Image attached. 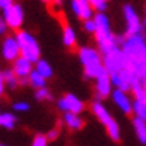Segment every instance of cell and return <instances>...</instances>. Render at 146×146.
Returning <instances> with one entry per match:
<instances>
[{
	"label": "cell",
	"instance_id": "29",
	"mask_svg": "<svg viewBox=\"0 0 146 146\" xmlns=\"http://www.w3.org/2000/svg\"><path fill=\"white\" fill-rule=\"evenodd\" d=\"M6 29H8V24H6L3 17H0V35H3V33L6 31Z\"/></svg>",
	"mask_w": 146,
	"mask_h": 146
},
{
	"label": "cell",
	"instance_id": "15",
	"mask_svg": "<svg viewBox=\"0 0 146 146\" xmlns=\"http://www.w3.org/2000/svg\"><path fill=\"white\" fill-rule=\"evenodd\" d=\"M64 124L73 131H78L84 127V121L79 116V113H72V112H66L64 113Z\"/></svg>",
	"mask_w": 146,
	"mask_h": 146
},
{
	"label": "cell",
	"instance_id": "7",
	"mask_svg": "<svg viewBox=\"0 0 146 146\" xmlns=\"http://www.w3.org/2000/svg\"><path fill=\"white\" fill-rule=\"evenodd\" d=\"M124 18H125V24H127V30H125V36L124 37H128L133 35H137V33H142L143 31V25L142 21L139 18L136 9L133 8L131 5H125L124 6Z\"/></svg>",
	"mask_w": 146,
	"mask_h": 146
},
{
	"label": "cell",
	"instance_id": "17",
	"mask_svg": "<svg viewBox=\"0 0 146 146\" xmlns=\"http://www.w3.org/2000/svg\"><path fill=\"white\" fill-rule=\"evenodd\" d=\"M63 43H64V46H67V48H73L76 43V33L70 25H66L64 30H63Z\"/></svg>",
	"mask_w": 146,
	"mask_h": 146
},
{
	"label": "cell",
	"instance_id": "13",
	"mask_svg": "<svg viewBox=\"0 0 146 146\" xmlns=\"http://www.w3.org/2000/svg\"><path fill=\"white\" fill-rule=\"evenodd\" d=\"M72 11L76 14V17H79L84 21L94 18L92 17L94 8L91 6V3L88 0H72Z\"/></svg>",
	"mask_w": 146,
	"mask_h": 146
},
{
	"label": "cell",
	"instance_id": "32",
	"mask_svg": "<svg viewBox=\"0 0 146 146\" xmlns=\"http://www.w3.org/2000/svg\"><path fill=\"white\" fill-rule=\"evenodd\" d=\"M3 91H5V79H3V73L0 72V96L3 94Z\"/></svg>",
	"mask_w": 146,
	"mask_h": 146
},
{
	"label": "cell",
	"instance_id": "30",
	"mask_svg": "<svg viewBox=\"0 0 146 146\" xmlns=\"http://www.w3.org/2000/svg\"><path fill=\"white\" fill-rule=\"evenodd\" d=\"M12 3H14V2H12V0H0V9H6V8H8V6H11Z\"/></svg>",
	"mask_w": 146,
	"mask_h": 146
},
{
	"label": "cell",
	"instance_id": "20",
	"mask_svg": "<svg viewBox=\"0 0 146 146\" xmlns=\"http://www.w3.org/2000/svg\"><path fill=\"white\" fill-rule=\"evenodd\" d=\"M36 70L46 79L52 78V67L49 66L48 61H45V60H39V61L36 63Z\"/></svg>",
	"mask_w": 146,
	"mask_h": 146
},
{
	"label": "cell",
	"instance_id": "12",
	"mask_svg": "<svg viewBox=\"0 0 146 146\" xmlns=\"http://www.w3.org/2000/svg\"><path fill=\"white\" fill-rule=\"evenodd\" d=\"M21 54V49H19V45L15 36H9L5 39V42L2 45V55L5 60L8 61H15Z\"/></svg>",
	"mask_w": 146,
	"mask_h": 146
},
{
	"label": "cell",
	"instance_id": "21",
	"mask_svg": "<svg viewBox=\"0 0 146 146\" xmlns=\"http://www.w3.org/2000/svg\"><path fill=\"white\" fill-rule=\"evenodd\" d=\"M133 112H134V115L137 118L146 121V102L136 100L134 103H133Z\"/></svg>",
	"mask_w": 146,
	"mask_h": 146
},
{
	"label": "cell",
	"instance_id": "5",
	"mask_svg": "<svg viewBox=\"0 0 146 146\" xmlns=\"http://www.w3.org/2000/svg\"><path fill=\"white\" fill-rule=\"evenodd\" d=\"M15 37L21 49V55L31 63H37L40 60V48L35 36H31L29 31H18Z\"/></svg>",
	"mask_w": 146,
	"mask_h": 146
},
{
	"label": "cell",
	"instance_id": "11",
	"mask_svg": "<svg viewBox=\"0 0 146 146\" xmlns=\"http://www.w3.org/2000/svg\"><path fill=\"white\" fill-rule=\"evenodd\" d=\"M14 72H15V75L18 76L19 79V84H29V76H30V73L33 72L31 70V61H29L27 58H24L23 55L21 57H18L15 61H14Z\"/></svg>",
	"mask_w": 146,
	"mask_h": 146
},
{
	"label": "cell",
	"instance_id": "16",
	"mask_svg": "<svg viewBox=\"0 0 146 146\" xmlns=\"http://www.w3.org/2000/svg\"><path fill=\"white\" fill-rule=\"evenodd\" d=\"M133 127H134V131H136V136L139 139V142L146 145V121L136 116L133 119Z\"/></svg>",
	"mask_w": 146,
	"mask_h": 146
},
{
	"label": "cell",
	"instance_id": "27",
	"mask_svg": "<svg viewBox=\"0 0 146 146\" xmlns=\"http://www.w3.org/2000/svg\"><path fill=\"white\" fill-rule=\"evenodd\" d=\"M31 146H48V137L42 136V134H37L33 140Z\"/></svg>",
	"mask_w": 146,
	"mask_h": 146
},
{
	"label": "cell",
	"instance_id": "28",
	"mask_svg": "<svg viewBox=\"0 0 146 146\" xmlns=\"http://www.w3.org/2000/svg\"><path fill=\"white\" fill-rule=\"evenodd\" d=\"M29 109H30V104L25 102H18L14 104V110H17V112H27Z\"/></svg>",
	"mask_w": 146,
	"mask_h": 146
},
{
	"label": "cell",
	"instance_id": "26",
	"mask_svg": "<svg viewBox=\"0 0 146 146\" xmlns=\"http://www.w3.org/2000/svg\"><path fill=\"white\" fill-rule=\"evenodd\" d=\"M84 29H85V31L92 33V35H94V33H96V29H97L94 18H91V19H87V21H84Z\"/></svg>",
	"mask_w": 146,
	"mask_h": 146
},
{
	"label": "cell",
	"instance_id": "36",
	"mask_svg": "<svg viewBox=\"0 0 146 146\" xmlns=\"http://www.w3.org/2000/svg\"><path fill=\"white\" fill-rule=\"evenodd\" d=\"M145 14H146V8H145Z\"/></svg>",
	"mask_w": 146,
	"mask_h": 146
},
{
	"label": "cell",
	"instance_id": "22",
	"mask_svg": "<svg viewBox=\"0 0 146 146\" xmlns=\"http://www.w3.org/2000/svg\"><path fill=\"white\" fill-rule=\"evenodd\" d=\"M131 92L133 96L136 97V100H142V102H146V82H140L134 85L131 88Z\"/></svg>",
	"mask_w": 146,
	"mask_h": 146
},
{
	"label": "cell",
	"instance_id": "19",
	"mask_svg": "<svg viewBox=\"0 0 146 146\" xmlns=\"http://www.w3.org/2000/svg\"><path fill=\"white\" fill-rule=\"evenodd\" d=\"M3 79H5V84L8 85L9 88H17L18 87V84H19V79L18 76L15 75V72L14 70H5L3 72Z\"/></svg>",
	"mask_w": 146,
	"mask_h": 146
},
{
	"label": "cell",
	"instance_id": "6",
	"mask_svg": "<svg viewBox=\"0 0 146 146\" xmlns=\"http://www.w3.org/2000/svg\"><path fill=\"white\" fill-rule=\"evenodd\" d=\"M124 64H125V58H124V52L121 46H116L112 51L103 54V66L109 75L122 70Z\"/></svg>",
	"mask_w": 146,
	"mask_h": 146
},
{
	"label": "cell",
	"instance_id": "24",
	"mask_svg": "<svg viewBox=\"0 0 146 146\" xmlns=\"http://www.w3.org/2000/svg\"><path fill=\"white\" fill-rule=\"evenodd\" d=\"M36 98L37 100H51V92L49 90L43 87V88H37L36 90Z\"/></svg>",
	"mask_w": 146,
	"mask_h": 146
},
{
	"label": "cell",
	"instance_id": "33",
	"mask_svg": "<svg viewBox=\"0 0 146 146\" xmlns=\"http://www.w3.org/2000/svg\"><path fill=\"white\" fill-rule=\"evenodd\" d=\"M51 2L54 3V5H57V6H60V5H61V0H51Z\"/></svg>",
	"mask_w": 146,
	"mask_h": 146
},
{
	"label": "cell",
	"instance_id": "1",
	"mask_svg": "<svg viewBox=\"0 0 146 146\" xmlns=\"http://www.w3.org/2000/svg\"><path fill=\"white\" fill-rule=\"evenodd\" d=\"M121 48L125 58L124 69H128L140 81L146 82V36L143 31L124 37Z\"/></svg>",
	"mask_w": 146,
	"mask_h": 146
},
{
	"label": "cell",
	"instance_id": "8",
	"mask_svg": "<svg viewBox=\"0 0 146 146\" xmlns=\"http://www.w3.org/2000/svg\"><path fill=\"white\" fill-rule=\"evenodd\" d=\"M3 18L6 24H8V27L11 29H19L21 27V24L24 21V12H23V8L17 3H12L11 6H8L6 9H3Z\"/></svg>",
	"mask_w": 146,
	"mask_h": 146
},
{
	"label": "cell",
	"instance_id": "25",
	"mask_svg": "<svg viewBox=\"0 0 146 146\" xmlns=\"http://www.w3.org/2000/svg\"><path fill=\"white\" fill-rule=\"evenodd\" d=\"M88 2L97 12H104L106 6H108V0H88Z\"/></svg>",
	"mask_w": 146,
	"mask_h": 146
},
{
	"label": "cell",
	"instance_id": "9",
	"mask_svg": "<svg viewBox=\"0 0 146 146\" xmlns=\"http://www.w3.org/2000/svg\"><path fill=\"white\" fill-rule=\"evenodd\" d=\"M84 103L81 98H78L76 96L73 94H66L64 97H61L58 100V109L63 110L64 113L66 112H72V113H81L84 110Z\"/></svg>",
	"mask_w": 146,
	"mask_h": 146
},
{
	"label": "cell",
	"instance_id": "3",
	"mask_svg": "<svg viewBox=\"0 0 146 146\" xmlns=\"http://www.w3.org/2000/svg\"><path fill=\"white\" fill-rule=\"evenodd\" d=\"M79 60L84 66V72L87 78L96 79L100 73L104 70L103 60L100 57V52L94 48H81L79 51Z\"/></svg>",
	"mask_w": 146,
	"mask_h": 146
},
{
	"label": "cell",
	"instance_id": "34",
	"mask_svg": "<svg viewBox=\"0 0 146 146\" xmlns=\"http://www.w3.org/2000/svg\"><path fill=\"white\" fill-rule=\"evenodd\" d=\"M40 2H43V3H51V0H40Z\"/></svg>",
	"mask_w": 146,
	"mask_h": 146
},
{
	"label": "cell",
	"instance_id": "14",
	"mask_svg": "<svg viewBox=\"0 0 146 146\" xmlns=\"http://www.w3.org/2000/svg\"><path fill=\"white\" fill-rule=\"evenodd\" d=\"M112 98H113V103L124 112V113H131L133 112V103H131V98L127 94V91L115 90L112 92Z\"/></svg>",
	"mask_w": 146,
	"mask_h": 146
},
{
	"label": "cell",
	"instance_id": "31",
	"mask_svg": "<svg viewBox=\"0 0 146 146\" xmlns=\"http://www.w3.org/2000/svg\"><path fill=\"white\" fill-rule=\"evenodd\" d=\"M57 136H58V130H51L46 137H48V140H54V139H57Z\"/></svg>",
	"mask_w": 146,
	"mask_h": 146
},
{
	"label": "cell",
	"instance_id": "10",
	"mask_svg": "<svg viewBox=\"0 0 146 146\" xmlns=\"http://www.w3.org/2000/svg\"><path fill=\"white\" fill-rule=\"evenodd\" d=\"M112 92V81H110V75L106 69L96 78V96L97 98H106L109 97Z\"/></svg>",
	"mask_w": 146,
	"mask_h": 146
},
{
	"label": "cell",
	"instance_id": "35",
	"mask_svg": "<svg viewBox=\"0 0 146 146\" xmlns=\"http://www.w3.org/2000/svg\"><path fill=\"white\" fill-rule=\"evenodd\" d=\"M143 25H145V27H146V19H145V23H143Z\"/></svg>",
	"mask_w": 146,
	"mask_h": 146
},
{
	"label": "cell",
	"instance_id": "2",
	"mask_svg": "<svg viewBox=\"0 0 146 146\" xmlns=\"http://www.w3.org/2000/svg\"><path fill=\"white\" fill-rule=\"evenodd\" d=\"M94 21H96V40L98 45V49L100 52L106 54V52L112 51L116 46H121L124 42V37H116L110 30V23H109V18L106 17L103 12H98V14L94 17Z\"/></svg>",
	"mask_w": 146,
	"mask_h": 146
},
{
	"label": "cell",
	"instance_id": "4",
	"mask_svg": "<svg viewBox=\"0 0 146 146\" xmlns=\"http://www.w3.org/2000/svg\"><path fill=\"white\" fill-rule=\"evenodd\" d=\"M91 109H92V113L97 116V119L106 127L109 137L112 139V140L118 142L119 139H121V131H119V125L116 124V121H115V119L112 118V115L109 113V110L106 109L98 100L91 104Z\"/></svg>",
	"mask_w": 146,
	"mask_h": 146
},
{
	"label": "cell",
	"instance_id": "23",
	"mask_svg": "<svg viewBox=\"0 0 146 146\" xmlns=\"http://www.w3.org/2000/svg\"><path fill=\"white\" fill-rule=\"evenodd\" d=\"M15 122H17V118L12 115V113H3L2 115V119H0V125L5 127V128H8V130L14 128L15 127Z\"/></svg>",
	"mask_w": 146,
	"mask_h": 146
},
{
	"label": "cell",
	"instance_id": "18",
	"mask_svg": "<svg viewBox=\"0 0 146 146\" xmlns=\"http://www.w3.org/2000/svg\"><path fill=\"white\" fill-rule=\"evenodd\" d=\"M29 81H30V84H31V87H35L36 90H37V88L46 87V78H43L37 70H33V72L30 73Z\"/></svg>",
	"mask_w": 146,
	"mask_h": 146
},
{
	"label": "cell",
	"instance_id": "38",
	"mask_svg": "<svg viewBox=\"0 0 146 146\" xmlns=\"http://www.w3.org/2000/svg\"><path fill=\"white\" fill-rule=\"evenodd\" d=\"M0 146H5V145H0Z\"/></svg>",
	"mask_w": 146,
	"mask_h": 146
},
{
	"label": "cell",
	"instance_id": "37",
	"mask_svg": "<svg viewBox=\"0 0 146 146\" xmlns=\"http://www.w3.org/2000/svg\"><path fill=\"white\" fill-rule=\"evenodd\" d=\"M0 119H2V115H0Z\"/></svg>",
	"mask_w": 146,
	"mask_h": 146
}]
</instances>
